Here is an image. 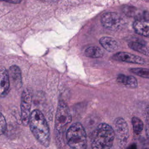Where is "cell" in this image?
I'll list each match as a JSON object with an SVG mask.
<instances>
[{
	"label": "cell",
	"instance_id": "cell-1",
	"mask_svg": "<svg viewBox=\"0 0 149 149\" xmlns=\"http://www.w3.org/2000/svg\"><path fill=\"white\" fill-rule=\"evenodd\" d=\"M28 125L36 140L44 147H49L51 141L50 130L42 112L39 109L33 110L30 114Z\"/></svg>",
	"mask_w": 149,
	"mask_h": 149
},
{
	"label": "cell",
	"instance_id": "cell-2",
	"mask_svg": "<svg viewBox=\"0 0 149 149\" xmlns=\"http://www.w3.org/2000/svg\"><path fill=\"white\" fill-rule=\"evenodd\" d=\"M114 137L113 129L107 123H100L91 134V148L111 149L113 145Z\"/></svg>",
	"mask_w": 149,
	"mask_h": 149
},
{
	"label": "cell",
	"instance_id": "cell-3",
	"mask_svg": "<svg viewBox=\"0 0 149 149\" xmlns=\"http://www.w3.org/2000/svg\"><path fill=\"white\" fill-rule=\"evenodd\" d=\"M68 144L72 149H86L87 135L83 126L79 123H73L66 134Z\"/></svg>",
	"mask_w": 149,
	"mask_h": 149
},
{
	"label": "cell",
	"instance_id": "cell-4",
	"mask_svg": "<svg viewBox=\"0 0 149 149\" xmlns=\"http://www.w3.org/2000/svg\"><path fill=\"white\" fill-rule=\"evenodd\" d=\"M71 121L72 115L69 108L66 102L63 100H60L58 104L55 115V132L58 134H62Z\"/></svg>",
	"mask_w": 149,
	"mask_h": 149
},
{
	"label": "cell",
	"instance_id": "cell-5",
	"mask_svg": "<svg viewBox=\"0 0 149 149\" xmlns=\"http://www.w3.org/2000/svg\"><path fill=\"white\" fill-rule=\"evenodd\" d=\"M32 104V94L30 89H24L21 95L20 113L22 124L26 126L29 124Z\"/></svg>",
	"mask_w": 149,
	"mask_h": 149
},
{
	"label": "cell",
	"instance_id": "cell-6",
	"mask_svg": "<svg viewBox=\"0 0 149 149\" xmlns=\"http://www.w3.org/2000/svg\"><path fill=\"white\" fill-rule=\"evenodd\" d=\"M114 125V132L116 134L119 144L120 147H124L127 144L129 137V127L127 122L123 118L118 117L115 119Z\"/></svg>",
	"mask_w": 149,
	"mask_h": 149
},
{
	"label": "cell",
	"instance_id": "cell-7",
	"mask_svg": "<svg viewBox=\"0 0 149 149\" xmlns=\"http://www.w3.org/2000/svg\"><path fill=\"white\" fill-rule=\"evenodd\" d=\"M101 22L105 29L111 31H116L121 26L122 19L117 13L109 12L102 15Z\"/></svg>",
	"mask_w": 149,
	"mask_h": 149
},
{
	"label": "cell",
	"instance_id": "cell-8",
	"mask_svg": "<svg viewBox=\"0 0 149 149\" xmlns=\"http://www.w3.org/2000/svg\"><path fill=\"white\" fill-rule=\"evenodd\" d=\"M112 58L113 59L118 61L140 65L144 64L145 62L144 60L141 57L125 52H118L114 55H113Z\"/></svg>",
	"mask_w": 149,
	"mask_h": 149
},
{
	"label": "cell",
	"instance_id": "cell-9",
	"mask_svg": "<svg viewBox=\"0 0 149 149\" xmlns=\"http://www.w3.org/2000/svg\"><path fill=\"white\" fill-rule=\"evenodd\" d=\"M10 82L8 72L4 67H0V97H5L9 91Z\"/></svg>",
	"mask_w": 149,
	"mask_h": 149
},
{
	"label": "cell",
	"instance_id": "cell-10",
	"mask_svg": "<svg viewBox=\"0 0 149 149\" xmlns=\"http://www.w3.org/2000/svg\"><path fill=\"white\" fill-rule=\"evenodd\" d=\"M136 33L149 38V21L144 19L136 20L133 25Z\"/></svg>",
	"mask_w": 149,
	"mask_h": 149
},
{
	"label": "cell",
	"instance_id": "cell-11",
	"mask_svg": "<svg viewBox=\"0 0 149 149\" xmlns=\"http://www.w3.org/2000/svg\"><path fill=\"white\" fill-rule=\"evenodd\" d=\"M100 43L105 49L109 52H113L119 47L118 42L110 37H101L100 40Z\"/></svg>",
	"mask_w": 149,
	"mask_h": 149
},
{
	"label": "cell",
	"instance_id": "cell-12",
	"mask_svg": "<svg viewBox=\"0 0 149 149\" xmlns=\"http://www.w3.org/2000/svg\"><path fill=\"white\" fill-rule=\"evenodd\" d=\"M9 76H10L12 80L15 85L20 88L22 86V75L20 68L16 65H12L9 68Z\"/></svg>",
	"mask_w": 149,
	"mask_h": 149
},
{
	"label": "cell",
	"instance_id": "cell-13",
	"mask_svg": "<svg viewBox=\"0 0 149 149\" xmlns=\"http://www.w3.org/2000/svg\"><path fill=\"white\" fill-rule=\"evenodd\" d=\"M117 81L127 87L132 88H136L138 85L137 81L135 77L132 76H126L123 74H120L118 76Z\"/></svg>",
	"mask_w": 149,
	"mask_h": 149
},
{
	"label": "cell",
	"instance_id": "cell-14",
	"mask_svg": "<svg viewBox=\"0 0 149 149\" xmlns=\"http://www.w3.org/2000/svg\"><path fill=\"white\" fill-rule=\"evenodd\" d=\"M104 52L101 49L98 47L91 46L85 50V55L86 56L91 58H97L102 56Z\"/></svg>",
	"mask_w": 149,
	"mask_h": 149
},
{
	"label": "cell",
	"instance_id": "cell-15",
	"mask_svg": "<svg viewBox=\"0 0 149 149\" xmlns=\"http://www.w3.org/2000/svg\"><path fill=\"white\" fill-rule=\"evenodd\" d=\"M128 45L130 48L136 51L141 52L144 55L149 54V50L147 49V48L144 45L139 42L132 41L129 43Z\"/></svg>",
	"mask_w": 149,
	"mask_h": 149
},
{
	"label": "cell",
	"instance_id": "cell-16",
	"mask_svg": "<svg viewBox=\"0 0 149 149\" xmlns=\"http://www.w3.org/2000/svg\"><path fill=\"white\" fill-rule=\"evenodd\" d=\"M132 123L134 133L136 135L140 134L141 133L144 126V124L142 120L138 117L133 116L132 118Z\"/></svg>",
	"mask_w": 149,
	"mask_h": 149
},
{
	"label": "cell",
	"instance_id": "cell-17",
	"mask_svg": "<svg viewBox=\"0 0 149 149\" xmlns=\"http://www.w3.org/2000/svg\"><path fill=\"white\" fill-rule=\"evenodd\" d=\"M134 74L142 77L149 79V69L143 68H133L130 70Z\"/></svg>",
	"mask_w": 149,
	"mask_h": 149
},
{
	"label": "cell",
	"instance_id": "cell-18",
	"mask_svg": "<svg viewBox=\"0 0 149 149\" xmlns=\"http://www.w3.org/2000/svg\"><path fill=\"white\" fill-rule=\"evenodd\" d=\"M7 128V123L6 119L2 113L0 112V136L3 134Z\"/></svg>",
	"mask_w": 149,
	"mask_h": 149
},
{
	"label": "cell",
	"instance_id": "cell-19",
	"mask_svg": "<svg viewBox=\"0 0 149 149\" xmlns=\"http://www.w3.org/2000/svg\"><path fill=\"white\" fill-rule=\"evenodd\" d=\"M123 10L124 11V13L128 16H136L137 15H138V12H137V10L132 6L125 7L123 8Z\"/></svg>",
	"mask_w": 149,
	"mask_h": 149
},
{
	"label": "cell",
	"instance_id": "cell-20",
	"mask_svg": "<svg viewBox=\"0 0 149 149\" xmlns=\"http://www.w3.org/2000/svg\"><path fill=\"white\" fill-rule=\"evenodd\" d=\"M146 133L147 135V139L149 141V106L147 107L146 109Z\"/></svg>",
	"mask_w": 149,
	"mask_h": 149
},
{
	"label": "cell",
	"instance_id": "cell-21",
	"mask_svg": "<svg viewBox=\"0 0 149 149\" xmlns=\"http://www.w3.org/2000/svg\"><path fill=\"white\" fill-rule=\"evenodd\" d=\"M1 1H5L10 3H19L22 0H0Z\"/></svg>",
	"mask_w": 149,
	"mask_h": 149
},
{
	"label": "cell",
	"instance_id": "cell-22",
	"mask_svg": "<svg viewBox=\"0 0 149 149\" xmlns=\"http://www.w3.org/2000/svg\"><path fill=\"white\" fill-rule=\"evenodd\" d=\"M40 1L43 2H48V3H54V2H56L59 0H38Z\"/></svg>",
	"mask_w": 149,
	"mask_h": 149
},
{
	"label": "cell",
	"instance_id": "cell-23",
	"mask_svg": "<svg viewBox=\"0 0 149 149\" xmlns=\"http://www.w3.org/2000/svg\"><path fill=\"white\" fill-rule=\"evenodd\" d=\"M129 149H137V146L135 144H132L129 146Z\"/></svg>",
	"mask_w": 149,
	"mask_h": 149
}]
</instances>
